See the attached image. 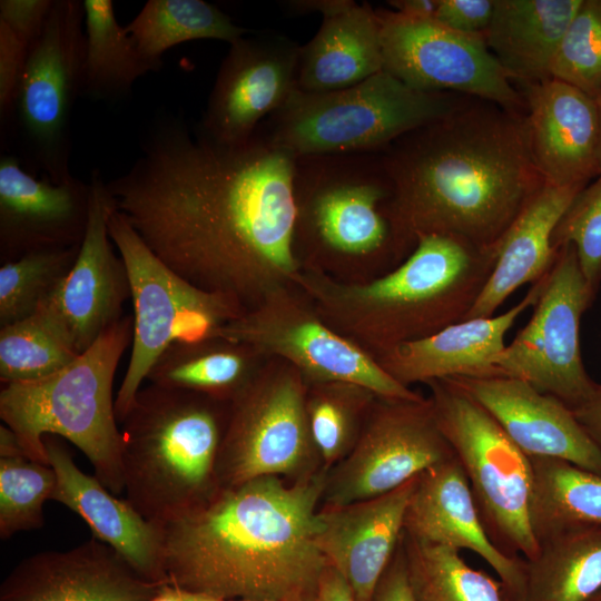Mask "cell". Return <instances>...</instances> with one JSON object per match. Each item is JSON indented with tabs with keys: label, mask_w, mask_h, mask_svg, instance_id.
Segmentation results:
<instances>
[{
	"label": "cell",
	"mask_w": 601,
	"mask_h": 601,
	"mask_svg": "<svg viewBox=\"0 0 601 601\" xmlns=\"http://www.w3.org/2000/svg\"><path fill=\"white\" fill-rule=\"evenodd\" d=\"M545 276V275H544ZM544 276L509 311L467 318L425 338L400 344L374 358L396 382L410 387L452 377L503 376L495 366L504 336L519 316L536 303Z\"/></svg>",
	"instance_id": "obj_25"
},
{
	"label": "cell",
	"mask_w": 601,
	"mask_h": 601,
	"mask_svg": "<svg viewBox=\"0 0 601 601\" xmlns=\"http://www.w3.org/2000/svg\"><path fill=\"white\" fill-rule=\"evenodd\" d=\"M161 584L92 536L70 550L22 560L3 580L0 601H148Z\"/></svg>",
	"instance_id": "obj_20"
},
{
	"label": "cell",
	"mask_w": 601,
	"mask_h": 601,
	"mask_svg": "<svg viewBox=\"0 0 601 601\" xmlns=\"http://www.w3.org/2000/svg\"><path fill=\"white\" fill-rule=\"evenodd\" d=\"M294 195L298 249L346 259L397 255L393 184L380 151L296 156Z\"/></svg>",
	"instance_id": "obj_8"
},
{
	"label": "cell",
	"mask_w": 601,
	"mask_h": 601,
	"mask_svg": "<svg viewBox=\"0 0 601 601\" xmlns=\"http://www.w3.org/2000/svg\"><path fill=\"white\" fill-rule=\"evenodd\" d=\"M372 601H414L406 573L402 538L375 589Z\"/></svg>",
	"instance_id": "obj_45"
},
{
	"label": "cell",
	"mask_w": 601,
	"mask_h": 601,
	"mask_svg": "<svg viewBox=\"0 0 601 601\" xmlns=\"http://www.w3.org/2000/svg\"><path fill=\"white\" fill-rule=\"evenodd\" d=\"M494 9V0H437L434 20L455 31L484 35Z\"/></svg>",
	"instance_id": "obj_44"
},
{
	"label": "cell",
	"mask_w": 601,
	"mask_h": 601,
	"mask_svg": "<svg viewBox=\"0 0 601 601\" xmlns=\"http://www.w3.org/2000/svg\"><path fill=\"white\" fill-rule=\"evenodd\" d=\"M125 29L141 53L160 66L164 52L179 43L201 39L231 43L249 33L204 0H149Z\"/></svg>",
	"instance_id": "obj_34"
},
{
	"label": "cell",
	"mask_w": 601,
	"mask_h": 601,
	"mask_svg": "<svg viewBox=\"0 0 601 601\" xmlns=\"http://www.w3.org/2000/svg\"><path fill=\"white\" fill-rule=\"evenodd\" d=\"M307 387L290 364L264 361L229 404L217 460L219 487L316 471L321 457L306 412Z\"/></svg>",
	"instance_id": "obj_12"
},
{
	"label": "cell",
	"mask_w": 601,
	"mask_h": 601,
	"mask_svg": "<svg viewBox=\"0 0 601 601\" xmlns=\"http://www.w3.org/2000/svg\"><path fill=\"white\" fill-rule=\"evenodd\" d=\"M55 0H1L0 22L29 49L40 36Z\"/></svg>",
	"instance_id": "obj_43"
},
{
	"label": "cell",
	"mask_w": 601,
	"mask_h": 601,
	"mask_svg": "<svg viewBox=\"0 0 601 601\" xmlns=\"http://www.w3.org/2000/svg\"><path fill=\"white\" fill-rule=\"evenodd\" d=\"M43 444L57 480L51 500L77 513L92 536L111 546L139 575L168 583L159 528L96 476L83 473L58 436L46 435Z\"/></svg>",
	"instance_id": "obj_26"
},
{
	"label": "cell",
	"mask_w": 601,
	"mask_h": 601,
	"mask_svg": "<svg viewBox=\"0 0 601 601\" xmlns=\"http://www.w3.org/2000/svg\"><path fill=\"white\" fill-rule=\"evenodd\" d=\"M56 473L50 464L21 450L0 455V538L43 525V504L51 500Z\"/></svg>",
	"instance_id": "obj_39"
},
{
	"label": "cell",
	"mask_w": 601,
	"mask_h": 601,
	"mask_svg": "<svg viewBox=\"0 0 601 601\" xmlns=\"http://www.w3.org/2000/svg\"><path fill=\"white\" fill-rule=\"evenodd\" d=\"M148 601H221L175 584L164 583Z\"/></svg>",
	"instance_id": "obj_49"
},
{
	"label": "cell",
	"mask_w": 601,
	"mask_h": 601,
	"mask_svg": "<svg viewBox=\"0 0 601 601\" xmlns=\"http://www.w3.org/2000/svg\"><path fill=\"white\" fill-rule=\"evenodd\" d=\"M523 560L515 601H590L601 591V526L562 530L538 542Z\"/></svg>",
	"instance_id": "obj_31"
},
{
	"label": "cell",
	"mask_w": 601,
	"mask_h": 601,
	"mask_svg": "<svg viewBox=\"0 0 601 601\" xmlns=\"http://www.w3.org/2000/svg\"><path fill=\"white\" fill-rule=\"evenodd\" d=\"M300 46L275 33H247L229 43L194 130L225 147L246 144L296 89Z\"/></svg>",
	"instance_id": "obj_17"
},
{
	"label": "cell",
	"mask_w": 601,
	"mask_h": 601,
	"mask_svg": "<svg viewBox=\"0 0 601 601\" xmlns=\"http://www.w3.org/2000/svg\"><path fill=\"white\" fill-rule=\"evenodd\" d=\"M377 397L371 390L349 382L308 385V423L326 470H331L352 451Z\"/></svg>",
	"instance_id": "obj_36"
},
{
	"label": "cell",
	"mask_w": 601,
	"mask_h": 601,
	"mask_svg": "<svg viewBox=\"0 0 601 601\" xmlns=\"http://www.w3.org/2000/svg\"><path fill=\"white\" fill-rule=\"evenodd\" d=\"M80 245L30 252L0 266V327L31 316L72 268Z\"/></svg>",
	"instance_id": "obj_38"
},
{
	"label": "cell",
	"mask_w": 601,
	"mask_h": 601,
	"mask_svg": "<svg viewBox=\"0 0 601 601\" xmlns=\"http://www.w3.org/2000/svg\"><path fill=\"white\" fill-rule=\"evenodd\" d=\"M530 461V523L538 542L570 528L601 526L600 474L559 459Z\"/></svg>",
	"instance_id": "obj_33"
},
{
	"label": "cell",
	"mask_w": 601,
	"mask_h": 601,
	"mask_svg": "<svg viewBox=\"0 0 601 601\" xmlns=\"http://www.w3.org/2000/svg\"><path fill=\"white\" fill-rule=\"evenodd\" d=\"M383 70L407 86L454 92L525 111L520 89L490 51L484 35L450 29L434 19L376 9Z\"/></svg>",
	"instance_id": "obj_15"
},
{
	"label": "cell",
	"mask_w": 601,
	"mask_h": 601,
	"mask_svg": "<svg viewBox=\"0 0 601 601\" xmlns=\"http://www.w3.org/2000/svg\"><path fill=\"white\" fill-rule=\"evenodd\" d=\"M108 231L125 262L134 306L130 358L115 398L121 423L152 365L169 345L209 338L246 309L235 298L203 289L174 272L117 208L109 217Z\"/></svg>",
	"instance_id": "obj_10"
},
{
	"label": "cell",
	"mask_w": 601,
	"mask_h": 601,
	"mask_svg": "<svg viewBox=\"0 0 601 601\" xmlns=\"http://www.w3.org/2000/svg\"><path fill=\"white\" fill-rule=\"evenodd\" d=\"M314 601H355L344 578L331 565L324 570Z\"/></svg>",
	"instance_id": "obj_47"
},
{
	"label": "cell",
	"mask_w": 601,
	"mask_h": 601,
	"mask_svg": "<svg viewBox=\"0 0 601 601\" xmlns=\"http://www.w3.org/2000/svg\"><path fill=\"white\" fill-rule=\"evenodd\" d=\"M590 601H601V591L597 593Z\"/></svg>",
	"instance_id": "obj_52"
},
{
	"label": "cell",
	"mask_w": 601,
	"mask_h": 601,
	"mask_svg": "<svg viewBox=\"0 0 601 601\" xmlns=\"http://www.w3.org/2000/svg\"><path fill=\"white\" fill-rule=\"evenodd\" d=\"M529 457L564 460L601 475V451L559 398L510 376L452 377Z\"/></svg>",
	"instance_id": "obj_22"
},
{
	"label": "cell",
	"mask_w": 601,
	"mask_h": 601,
	"mask_svg": "<svg viewBox=\"0 0 601 601\" xmlns=\"http://www.w3.org/2000/svg\"><path fill=\"white\" fill-rule=\"evenodd\" d=\"M585 186L544 184L530 198L503 236L492 274L464 319L493 316L516 289L548 274L559 253L552 234Z\"/></svg>",
	"instance_id": "obj_28"
},
{
	"label": "cell",
	"mask_w": 601,
	"mask_h": 601,
	"mask_svg": "<svg viewBox=\"0 0 601 601\" xmlns=\"http://www.w3.org/2000/svg\"><path fill=\"white\" fill-rule=\"evenodd\" d=\"M132 335L134 316L125 314L63 368L3 384L0 391L1 421L29 459L49 464L43 437H63L87 456L95 476L115 495L125 486L112 384Z\"/></svg>",
	"instance_id": "obj_6"
},
{
	"label": "cell",
	"mask_w": 601,
	"mask_h": 601,
	"mask_svg": "<svg viewBox=\"0 0 601 601\" xmlns=\"http://www.w3.org/2000/svg\"><path fill=\"white\" fill-rule=\"evenodd\" d=\"M551 78L601 93V0H582L554 56Z\"/></svg>",
	"instance_id": "obj_40"
},
{
	"label": "cell",
	"mask_w": 601,
	"mask_h": 601,
	"mask_svg": "<svg viewBox=\"0 0 601 601\" xmlns=\"http://www.w3.org/2000/svg\"><path fill=\"white\" fill-rule=\"evenodd\" d=\"M531 151L544 184L588 185L600 175L595 99L556 79L520 87Z\"/></svg>",
	"instance_id": "obj_24"
},
{
	"label": "cell",
	"mask_w": 601,
	"mask_h": 601,
	"mask_svg": "<svg viewBox=\"0 0 601 601\" xmlns=\"http://www.w3.org/2000/svg\"><path fill=\"white\" fill-rule=\"evenodd\" d=\"M428 397H377L352 451L328 470L324 505H344L391 492L453 459Z\"/></svg>",
	"instance_id": "obj_16"
},
{
	"label": "cell",
	"mask_w": 601,
	"mask_h": 601,
	"mask_svg": "<svg viewBox=\"0 0 601 601\" xmlns=\"http://www.w3.org/2000/svg\"><path fill=\"white\" fill-rule=\"evenodd\" d=\"M85 57L81 97L118 104L129 98L135 82L160 65L145 57L116 18L111 0H83Z\"/></svg>",
	"instance_id": "obj_32"
},
{
	"label": "cell",
	"mask_w": 601,
	"mask_h": 601,
	"mask_svg": "<svg viewBox=\"0 0 601 601\" xmlns=\"http://www.w3.org/2000/svg\"><path fill=\"white\" fill-rule=\"evenodd\" d=\"M427 385L439 427L466 475L489 538L510 558H533L539 544L530 523V457L451 378Z\"/></svg>",
	"instance_id": "obj_9"
},
{
	"label": "cell",
	"mask_w": 601,
	"mask_h": 601,
	"mask_svg": "<svg viewBox=\"0 0 601 601\" xmlns=\"http://www.w3.org/2000/svg\"><path fill=\"white\" fill-rule=\"evenodd\" d=\"M29 49L0 22V128L7 139L13 101Z\"/></svg>",
	"instance_id": "obj_42"
},
{
	"label": "cell",
	"mask_w": 601,
	"mask_h": 601,
	"mask_svg": "<svg viewBox=\"0 0 601 601\" xmlns=\"http://www.w3.org/2000/svg\"><path fill=\"white\" fill-rule=\"evenodd\" d=\"M85 10L80 0H55L31 45L17 88L11 125L20 140L22 166L62 184L70 171L71 118L81 97ZM10 125V126H11Z\"/></svg>",
	"instance_id": "obj_11"
},
{
	"label": "cell",
	"mask_w": 601,
	"mask_h": 601,
	"mask_svg": "<svg viewBox=\"0 0 601 601\" xmlns=\"http://www.w3.org/2000/svg\"><path fill=\"white\" fill-rule=\"evenodd\" d=\"M593 296L574 245L562 246L530 321L495 358L500 373L526 381L570 408L587 401L597 383L582 362L580 324Z\"/></svg>",
	"instance_id": "obj_14"
},
{
	"label": "cell",
	"mask_w": 601,
	"mask_h": 601,
	"mask_svg": "<svg viewBox=\"0 0 601 601\" xmlns=\"http://www.w3.org/2000/svg\"><path fill=\"white\" fill-rule=\"evenodd\" d=\"M571 410L579 424L601 451V385L597 384L591 396Z\"/></svg>",
	"instance_id": "obj_46"
},
{
	"label": "cell",
	"mask_w": 601,
	"mask_h": 601,
	"mask_svg": "<svg viewBox=\"0 0 601 601\" xmlns=\"http://www.w3.org/2000/svg\"><path fill=\"white\" fill-rule=\"evenodd\" d=\"M139 146L131 167L107 186L117 210L167 266L246 311L292 284L302 268L294 154L257 131L239 146L213 144L165 109Z\"/></svg>",
	"instance_id": "obj_1"
},
{
	"label": "cell",
	"mask_w": 601,
	"mask_h": 601,
	"mask_svg": "<svg viewBox=\"0 0 601 601\" xmlns=\"http://www.w3.org/2000/svg\"><path fill=\"white\" fill-rule=\"evenodd\" d=\"M402 546L414 601H506L501 581L469 565L459 550L404 533Z\"/></svg>",
	"instance_id": "obj_35"
},
{
	"label": "cell",
	"mask_w": 601,
	"mask_h": 601,
	"mask_svg": "<svg viewBox=\"0 0 601 601\" xmlns=\"http://www.w3.org/2000/svg\"><path fill=\"white\" fill-rule=\"evenodd\" d=\"M211 337L247 345L264 359L288 363L307 385L339 381L362 385L380 397H423L391 377L368 352L331 327L288 286L272 290Z\"/></svg>",
	"instance_id": "obj_13"
},
{
	"label": "cell",
	"mask_w": 601,
	"mask_h": 601,
	"mask_svg": "<svg viewBox=\"0 0 601 601\" xmlns=\"http://www.w3.org/2000/svg\"><path fill=\"white\" fill-rule=\"evenodd\" d=\"M91 187L76 177L62 184L37 178L19 157H0V264L30 252L81 245Z\"/></svg>",
	"instance_id": "obj_19"
},
{
	"label": "cell",
	"mask_w": 601,
	"mask_h": 601,
	"mask_svg": "<svg viewBox=\"0 0 601 601\" xmlns=\"http://www.w3.org/2000/svg\"><path fill=\"white\" fill-rule=\"evenodd\" d=\"M551 243L575 247L582 274L595 294L601 280V175L574 197L556 225Z\"/></svg>",
	"instance_id": "obj_41"
},
{
	"label": "cell",
	"mask_w": 601,
	"mask_h": 601,
	"mask_svg": "<svg viewBox=\"0 0 601 601\" xmlns=\"http://www.w3.org/2000/svg\"><path fill=\"white\" fill-rule=\"evenodd\" d=\"M89 183L88 224L76 262L38 307L58 325L77 354L121 319L125 303L131 299L125 262L108 231L115 199L98 169L92 170Z\"/></svg>",
	"instance_id": "obj_18"
},
{
	"label": "cell",
	"mask_w": 601,
	"mask_h": 601,
	"mask_svg": "<svg viewBox=\"0 0 601 601\" xmlns=\"http://www.w3.org/2000/svg\"><path fill=\"white\" fill-rule=\"evenodd\" d=\"M403 533L428 544L471 550L495 571L506 601L518 598L524 559L508 556L489 538L456 456L417 475L406 506Z\"/></svg>",
	"instance_id": "obj_23"
},
{
	"label": "cell",
	"mask_w": 601,
	"mask_h": 601,
	"mask_svg": "<svg viewBox=\"0 0 601 601\" xmlns=\"http://www.w3.org/2000/svg\"><path fill=\"white\" fill-rule=\"evenodd\" d=\"M595 102H597L598 116H599V170L601 175V93L595 98Z\"/></svg>",
	"instance_id": "obj_51"
},
{
	"label": "cell",
	"mask_w": 601,
	"mask_h": 601,
	"mask_svg": "<svg viewBox=\"0 0 601 601\" xmlns=\"http://www.w3.org/2000/svg\"><path fill=\"white\" fill-rule=\"evenodd\" d=\"M582 0H494L485 42L520 87L551 79L559 45Z\"/></svg>",
	"instance_id": "obj_29"
},
{
	"label": "cell",
	"mask_w": 601,
	"mask_h": 601,
	"mask_svg": "<svg viewBox=\"0 0 601 601\" xmlns=\"http://www.w3.org/2000/svg\"><path fill=\"white\" fill-rule=\"evenodd\" d=\"M464 97L421 91L382 70L341 90L295 89L256 131L295 156L378 152L446 116Z\"/></svg>",
	"instance_id": "obj_7"
},
{
	"label": "cell",
	"mask_w": 601,
	"mask_h": 601,
	"mask_svg": "<svg viewBox=\"0 0 601 601\" xmlns=\"http://www.w3.org/2000/svg\"><path fill=\"white\" fill-rule=\"evenodd\" d=\"M380 152L393 184L390 220L397 255L426 235L499 246L544 185L526 110L467 96Z\"/></svg>",
	"instance_id": "obj_2"
},
{
	"label": "cell",
	"mask_w": 601,
	"mask_h": 601,
	"mask_svg": "<svg viewBox=\"0 0 601 601\" xmlns=\"http://www.w3.org/2000/svg\"><path fill=\"white\" fill-rule=\"evenodd\" d=\"M327 472L220 487L159 528L167 582L221 601H314L328 565L316 544Z\"/></svg>",
	"instance_id": "obj_3"
},
{
	"label": "cell",
	"mask_w": 601,
	"mask_h": 601,
	"mask_svg": "<svg viewBox=\"0 0 601 601\" xmlns=\"http://www.w3.org/2000/svg\"><path fill=\"white\" fill-rule=\"evenodd\" d=\"M388 4L394 11L418 19H434L437 0H393Z\"/></svg>",
	"instance_id": "obj_48"
},
{
	"label": "cell",
	"mask_w": 601,
	"mask_h": 601,
	"mask_svg": "<svg viewBox=\"0 0 601 601\" xmlns=\"http://www.w3.org/2000/svg\"><path fill=\"white\" fill-rule=\"evenodd\" d=\"M229 404L149 383L121 422L125 499L161 528L220 487L217 460Z\"/></svg>",
	"instance_id": "obj_5"
},
{
	"label": "cell",
	"mask_w": 601,
	"mask_h": 601,
	"mask_svg": "<svg viewBox=\"0 0 601 601\" xmlns=\"http://www.w3.org/2000/svg\"><path fill=\"white\" fill-rule=\"evenodd\" d=\"M262 361L249 346L219 337L178 341L162 352L146 380L230 403Z\"/></svg>",
	"instance_id": "obj_30"
},
{
	"label": "cell",
	"mask_w": 601,
	"mask_h": 601,
	"mask_svg": "<svg viewBox=\"0 0 601 601\" xmlns=\"http://www.w3.org/2000/svg\"><path fill=\"white\" fill-rule=\"evenodd\" d=\"M383 70L381 26L367 2L341 0L300 46L296 89L329 92L357 85Z\"/></svg>",
	"instance_id": "obj_27"
},
{
	"label": "cell",
	"mask_w": 601,
	"mask_h": 601,
	"mask_svg": "<svg viewBox=\"0 0 601 601\" xmlns=\"http://www.w3.org/2000/svg\"><path fill=\"white\" fill-rule=\"evenodd\" d=\"M499 248L426 235L403 264L377 279L341 283L307 266L292 284L331 327L375 357L463 321L492 274Z\"/></svg>",
	"instance_id": "obj_4"
},
{
	"label": "cell",
	"mask_w": 601,
	"mask_h": 601,
	"mask_svg": "<svg viewBox=\"0 0 601 601\" xmlns=\"http://www.w3.org/2000/svg\"><path fill=\"white\" fill-rule=\"evenodd\" d=\"M416 480L375 497L318 509L317 548L347 582L355 601H372L400 544Z\"/></svg>",
	"instance_id": "obj_21"
},
{
	"label": "cell",
	"mask_w": 601,
	"mask_h": 601,
	"mask_svg": "<svg viewBox=\"0 0 601 601\" xmlns=\"http://www.w3.org/2000/svg\"><path fill=\"white\" fill-rule=\"evenodd\" d=\"M341 0H289L282 4L289 14L321 13L322 17L335 9Z\"/></svg>",
	"instance_id": "obj_50"
},
{
	"label": "cell",
	"mask_w": 601,
	"mask_h": 601,
	"mask_svg": "<svg viewBox=\"0 0 601 601\" xmlns=\"http://www.w3.org/2000/svg\"><path fill=\"white\" fill-rule=\"evenodd\" d=\"M229 601H247V600H229Z\"/></svg>",
	"instance_id": "obj_53"
},
{
	"label": "cell",
	"mask_w": 601,
	"mask_h": 601,
	"mask_svg": "<svg viewBox=\"0 0 601 601\" xmlns=\"http://www.w3.org/2000/svg\"><path fill=\"white\" fill-rule=\"evenodd\" d=\"M58 325L40 308L31 316L0 327V381H35L77 358Z\"/></svg>",
	"instance_id": "obj_37"
}]
</instances>
